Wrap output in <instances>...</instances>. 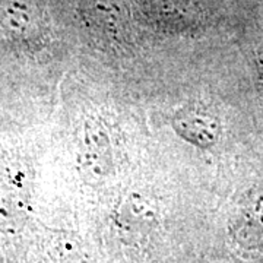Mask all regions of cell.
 Listing matches in <instances>:
<instances>
[{
  "label": "cell",
  "mask_w": 263,
  "mask_h": 263,
  "mask_svg": "<svg viewBox=\"0 0 263 263\" xmlns=\"http://www.w3.org/2000/svg\"><path fill=\"white\" fill-rule=\"evenodd\" d=\"M173 126L174 130L184 141L203 148L212 145L218 136V127L216 123L212 120V117L199 111L183 114L174 122Z\"/></svg>",
  "instance_id": "obj_2"
},
{
  "label": "cell",
  "mask_w": 263,
  "mask_h": 263,
  "mask_svg": "<svg viewBox=\"0 0 263 263\" xmlns=\"http://www.w3.org/2000/svg\"><path fill=\"white\" fill-rule=\"evenodd\" d=\"M79 168L85 180L101 183L113 168L108 133L98 122H88L79 139Z\"/></svg>",
  "instance_id": "obj_1"
}]
</instances>
